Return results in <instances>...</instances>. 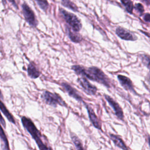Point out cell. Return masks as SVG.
Instances as JSON below:
<instances>
[{
	"instance_id": "1",
	"label": "cell",
	"mask_w": 150,
	"mask_h": 150,
	"mask_svg": "<svg viewBox=\"0 0 150 150\" xmlns=\"http://www.w3.org/2000/svg\"><path fill=\"white\" fill-rule=\"evenodd\" d=\"M71 69L77 75L97 81L107 87H111V81L108 77L97 67H86L81 65H73L71 66Z\"/></svg>"
},
{
	"instance_id": "2",
	"label": "cell",
	"mask_w": 150,
	"mask_h": 150,
	"mask_svg": "<svg viewBox=\"0 0 150 150\" xmlns=\"http://www.w3.org/2000/svg\"><path fill=\"white\" fill-rule=\"evenodd\" d=\"M21 122L23 127L35 141L39 150H53L50 146L45 144V142L42 140V135L41 133L29 118L23 116L21 118Z\"/></svg>"
},
{
	"instance_id": "3",
	"label": "cell",
	"mask_w": 150,
	"mask_h": 150,
	"mask_svg": "<svg viewBox=\"0 0 150 150\" xmlns=\"http://www.w3.org/2000/svg\"><path fill=\"white\" fill-rule=\"evenodd\" d=\"M41 97L43 101L49 105L56 107L57 105H60L61 106L67 107L66 102L57 93H53L49 91H44Z\"/></svg>"
},
{
	"instance_id": "4",
	"label": "cell",
	"mask_w": 150,
	"mask_h": 150,
	"mask_svg": "<svg viewBox=\"0 0 150 150\" xmlns=\"http://www.w3.org/2000/svg\"><path fill=\"white\" fill-rule=\"evenodd\" d=\"M59 12L60 15L64 18L67 23H68L71 28L73 30L77 32L80 30L82 25L80 21L75 15L69 12L62 8H60Z\"/></svg>"
},
{
	"instance_id": "5",
	"label": "cell",
	"mask_w": 150,
	"mask_h": 150,
	"mask_svg": "<svg viewBox=\"0 0 150 150\" xmlns=\"http://www.w3.org/2000/svg\"><path fill=\"white\" fill-rule=\"evenodd\" d=\"M22 9L25 21L29 23L30 26L32 27H36L38 25V22L32 9L26 2H24L22 5Z\"/></svg>"
},
{
	"instance_id": "6",
	"label": "cell",
	"mask_w": 150,
	"mask_h": 150,
	"mask_svg": "<svg viewBox=\"0 0 150 150\" xmlns=\"http://www.w3.org/2000/svg\"><path fill=\"white\" fill-rule=\"evenodd\" d=\"M77 81L83 88V91L87 94L90 96L96 95L97 91V87L91 84L86 77H80L77 79Z\"/></svg>"
},
{
	"instance_id": "7",
	"label": "cell",
	"mask_w": 150,
	"mask_h": 150,
	"mask_svg": "<svg viewBox=\"0 0 150 150\" xmlns=\"http://www.w3.org/2000/svg\"><path fill=\"white\" fill-rule=\"evenodd\" d=\"M104 98L108 103L109 105L111 107V108L113 109L115 115L121 120L123 121L124 118V112L122 111V108L120 107V105L118 104L117 102H116L112 97H111L110 96L104 94Z\"/></svg>"
},
{
	"instance_id": "8",
	"label": "cell",
	"mask_w": 150,
	"mask_h": 150,
	"mask_svg": "<svg viewBox=\"0 0 150 150\" xmlns=\"http://www.w3.org/2000/svg\"><path fill=\"white\" fill-rule=\"evenodd\" d=\"M83 104H84V106L86 107L87 110V112L88 114V117L90 118V121L91 122V124H93V125L97 128L99 130H102V127H101V122L100 121V120L98 119V118L97 117V116L96 115V114H95L93 109L92 108V107L88 104L87 103L83 101Z\"/></svg>"
},
{
	"instance_id": "9",
	"label": "cell",
	"mask_w": 150,
	"mask_h": 150,
	"mask_svg": "<svg viewBox=\"0 0 150 150\" xmlns=\"http://www.w3.org/2000/svg\"><path fill=\"white\" fill-rule=\"evenodd\" d=\"M117 79L120 84L125 90L131 92L132 94L135 95H138V94L137 93L136 91L134 89L132 82L129 78L124 75L118 74L117 76Z\"/></svg>"
},
{
	"instance_id": "10",
	"label": "cell",
	"mask_w": 150,
	"mask_h": 150,
	"mask_svg": "<svg viewBox=\"0 0 150 150\" xmlns=\"http://www.w3.org/2000/svg\"><path fill=\"white\" fill-rule=\"evenodd\" d=\"M115 32L121 39L125 40L134 41L137 39V37L134 33L121 27H118L115 30Z\"/></svg>"
},
{
	"instance_id": "11",
	"label": "cell",
	"mask_w": 150,
	"mask_h": 150,
	"mask_svg": "<svg viewBox=\"0 0 150 150\" xmlns=\"http://www.w3.org/2000/svg\"><path fill=\"white\" fill-rule=\"evenodd\" d=\"M61 86L64 89V90L71 97L74 98L78 101L83 102V100L78 91H77L74 88L71 86L69 84L66 82H62Z\"/></svg>"
},
{
	"instance_id": "12",
	"label": "cell",
	"mask_w": 150,
	"mask_h": 150,
	"mask_svg": "<svg viewBox=\"0 0 150 150\" xmlns=\"http://www.w3.org/2000/svg\"><path fill=\"white\" fill-rule=\"evenodd\" d=\"M110 137L116 146L122 150H129L121 137L113 134H110Z\"/></svg>"
},
{
	"instance_id": "13",
	"label": "cell",
	"mask_w": 150,
	"mask_h": 150,
	"mask_svg": "<svg viewBox=\"0 0 150 150\" xmlns=\"http://www.w3.org/2000/svg\"><path fill=\"white\" fill-rule=\"evenodd\" d=\"M1 97L2 98V93L0 90V110L5 115V116L8 120V121H9L15 124V121L14 117H13L12 114L8 111V110L7 109L6 107L4 104V103L2 101V100H1Z\"/></svg>"
},
{
	"instance_id": "14",
	"label": "cell",
	"mask_w": 150,
	"mask_h": 150,
	"mask_svg": "<svg viewBox=\"0 0 150 150\" xmlns=\"http://www.w3.org/2000/svg\"><path fill=\"white\" fill-rule=\"evenodd\" d=\"M27 71H28V75L32 79H36L40 74V71L35 66V65L33 64V63H29V64L28 66Z\"/></svg>"
},
{
	"instance_id": "15",
	"label": "cell",
	"mask_w": 150,
	"mask_h": 150,
	"mask_svg": "<svg viewBox=\"0 0 150 150\" xmlns=\"http://www.w3.org/2000/svg\"><path fill=\"white\" fill-rule=\"evenodd\" d=\"M0 140L1 142V147L2 150H10L7 137L1 125H0Z\"/></svg>"
},
{
	"instance_id": "16",
	"label": "cell",
	"mask_w": 150,
	"mask_h": 150,
	"mask_svg": "<svg viewBox=\"0 0 150 150\" xmlns=\"http://www.w3.org/2000/svg\"><path fill=\"white\" fill-rule=\"evenodd\" d=\"M66 30L67 32L68 36L70 40L74 43H80L82 40V37L81 35L74 30H71L69 27L66 28Z\"/></svg>"
},
{
	"instance_id": "17",
	"label": "cell",
	"mask_w": 150,
	"mask_h": 150,
	"mask_svg": "<svg viewBox=\"0 0 150 150\" xmlns=\"http://www.w3.org/2000/svg\"><path fill=\"white\" fill-rule=\"evenodd\" d=\"M71 138L76 150H84L81 140L77 135H76L74 133H71Z\"/></svg>"
},
{
	"instance_id": "18",
	"label": "cell",
	"mask_w": 150,
	"mask_h": 150,
	"mask_svg": "<svg viewBox=\"0 0 150 150\" xmlns=\"http://www.w3.org/2000/svg\"><path fill=\"white\" fill-rule=\"evenodd\" d=\"M61 3L64 6L73 10L74 12H77L79 11L78 7L70 0H61Z\"/></svg>"
},
{
	"instance_id": "19",
	"label": "cell",
	"mask_w": 150,
	"mask_h": 150,
	"mask_svg": "<svg viewBox=\"0 0 150 150\" xmlns=\"http://www.w3.org/2000/svg\"><path fill=\"white\" fill-rule=\"evenodd\" d=\"M124 6L125 7L126 11L132 14L133 9H134V4L131 0H120Z\"/></svg>"
},
{
	"instance_id": "20",
	"label": "cell",
	"mask_w": 150,
	"mask_h": 150,
	"mask_svg": "<svg viewBox=\"0 0 150 150\" xmlns=\"http://www.w3.org/2000/svg\"><path fill=\"white\" fill-rule=\"evenodd\" d=\"M35 1L42 10H43L45 12H46L47 10L49 4L47 0H35Z\"/></svg>"
},
{
	"instance_id": "21",
	"label": "cell",
	"mask_w": 150,
	"mask_h": 150,
	"mask_svg": "<svg viewBox=\"0 0 150 150\" xmlns=\"http://www.w3.org/2000/svg\"><path fill=\"white\" fill-rule=\"evenodd\" d=\"M142 60L144 64L150 70V57L146 55H143L142 56Z\"/></svg>"
},
{
	"instance_id": "22",
	"label": "cell",
	"mask_w": 150,
	"mask_h": 150,
	"mask_svg": "<svg viewBox=\"0 0 150 150\" xmlns=\"http://www.w3.org/2000/svg\"><path fill=\"white\" fill-rule=\"evenodd\" d=\"M135 8L136 9V10L141 15L144 13V6L143 5L140 4V3H137L135 4Z\"/></svg>"
},
{
	"instance_id": "23",
	"label": "cell",
	"mask_w": 150,
	"mask_h": 150,
	"mask_svg": "<svg viewBox=\"0 0 150 150\" xmlns=\"http://www.w3.org/2000/svg\"><path fill=\"white\" fill-rule=\"evenodd\" d=\"M143 19L146 22H150V13H146L144 15Z\"/></svg>"
},
{
	"instance_id": "24",
	"label": "cell",
	"mask_w": 150,
	"mask_h": 150,
	"mask_svg": "<svg viewBox=\"0 0 150 150\" xmlns=\"http://www.w3.org/2000/svg\"><path fill=\"white\" fill-rule=\"evenodd\" d=\"M0 124L5 128H6V122L5 120L4 119L3 117L2 116L1 112H0Z\"/></svg>"
},
{
	"instance_id": "25",
	"label": "cell",
	"mask_w": 150,
	"mask_h": 150,
	"mask_svg": "<svg viewBox=\"0 0 150 150\" xmlns=\"http://www.w3.org/2000/svg\"><path fill=\"white\" fill-rule=\"evenodd\" d=\"M8 1V2H9L16 9H18V6H17V4H16V2H15V0H5V3H6V1Z\"/></svg>"
},
{
	"instance_id": "26",
	"label": "cell",
	"mask_w": 150,
	"mask_h": 150,
	"mask_svg": "<svg viewBox=\"0 0 150 150\" xmlns=\"http://www.w3.org/2000/svg\"><path fill=\"white\" fill-rule=\"evenodd\" d=\"M147 5H150V0H141Z\"/></svg>"
},
{
	"instance_id": "27",
	"label": "cell",
	"mask_w": 150,
	"mask_h": 150,
	"mask_svg": "<svg viewBox=\"0 0 150 150\" xmlns=\"http://www.w3.org/2000/svg\"><path fill=\"white\" fill-rule=\"evenodd\" d=\"M148 145L150 148V136L148 137Z\"/></svg>"
}]
</instances>
